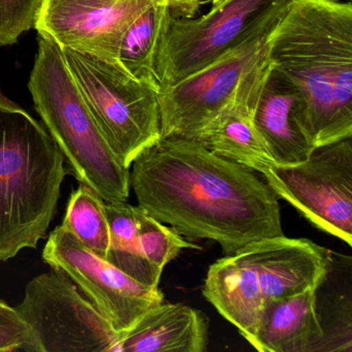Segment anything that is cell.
Segmentation results:
<instances>
[{"label": "cell", "mask_w": 352, "mask_h": 352, "mask_svg": "<svg viewBox=\"0 0 352 352\" xmlns=\"http://www.w3.org/2000/svg\"><path fill=\"white\" fill-rule=\"evenodd\" d=\"M67 174L44 125L0 87V261L46 238Z\"/></svg>", "instance_id": "3"}, {"label": "cell", "mask_w": 352, "mask_h": 352, "mask_svg": "<svg viewBox=\"0 0 352 352\" xmlns=\"http://www.w3.org/2000/svg\"><path fill=\"white\" fill-rule=\"evenodd\" d=\"M38 42L28 90L45 129L67 162V172L106 203L127 201L131 170L119 162L100 133L61 47L42 34Z\"/></svg>", "instance_id": "4"}, {"label": "cell", "mask_w": 352, "mask_h": 352, "mask_svg": "<svg viewBox=\"0 0 352 352\" xmlns=\"http://www.w3.org/2000/svg\"><path fill=\"white\" fill-rule=\"evenodd\" d=\"M61 226L86 248L102 258H108L110 230L106 201L94 189L79 183V187L69 197Z\"/></svg>", "instance_id": "20"}, {"label": "cell", "mask_w": 352, "mask_h": 352, "mask_svg": "<svg viewBox=\"0 0 352 352\" xmlns=\"http://www.w3.org/2000/svg\"><path fill=\"white\" fill-rule=\"evenodd\" d=\"M352 138L315 148L305 162L265 174L276 197L327 234L352 245Z\"/></svg>", "instance_id": "7"}, {"label": "cell", "mask_w": 352, "mask_h": 352, "mask_svg": "<svg viewBox=\"0 0 352 352\" xmlns=\"http://www.w3.org/2000/svg\"><path fill=\"white\" fill-rule=\"evenodd\" d=\"M292 0H228L199 18L170 16L158 61L160 92L281 19Z\"/></svg>", "instance_id": "6"}, {"label": "cell", "mask_w": 352, "mask_h": 352, "mask_svg": "<svg viewBox=\"0 0 352 352\" xmlns=\"http://www.w3.org/2000/svg\"><path fill=\"white\" fill-rule=\"evenodd\" d=\"M300 100L298 90L271 67L255 109L254 122L274 162L279 166L300 164L313 151L294 121Z\"/></svg>", "instance_id": "15"}, {"label": "cell", "mask_w": 352, "mask_h": 352, "mask_svg": "<svg viewBox=\"0 0 352 352\" xmlns=\"http://www.w3.org/2000/svg\"><path fill=\"white\" fill-rule=\"evenodd\" d=\"M270 73L271 65L267 55L195 139L213 153L261 175L277 164L254 122L255 109Z\"/></svg>", "instance_id": "12"}, {"label": "cell", "mask_w": 352, "mask_h": 352, "mask_svg": "<svg viewBox=\"0 0 352 352\" xmlns=\"http://www.w3.org/2000/svg\"><path fill=\"white\" fill-rule=\"evenodd\" d=\"M278 22L251 34L201 71L160 92L162 138L197 139L230 102L243 79L267 56L270 36Z\"/></svg>", "instance_id": "9"}, {"label": "cell", "mask_w": 352, "mask_h": 352, "mask_svg": "<svg viewBox=\"0 0 352 352\" xmlns=\"http://www.w3.org/2000/svg\"><path fill=\"white\" fill-rule=\"evenodd\" d=\"M51 269L28 282L15 307L41 352H115L120 333L65 272Z\"/></svg>", "instance_id": "8"}, {"label": "cell", "mask_w": 352, "mask_h": 352, "mask_svg": "<svg viewBox=\"0 0 352 352\" xmlns=\"http://www.w3.org/2000/svg\"><path fill=\"white\" fill-rule=\"evenodd\" d=\"M140 240L146 261L156 277L160 279L164 267L176 258L184 249H199L197 245L187 242L173 228L148 215L138 206Z\"/></svg>", "instance_id": "21"}, {"label": "cell", "mask_w": 352, "mask_h": 352, "mask_svg": "<svg viewBox=\"0 0 352 352\" xmlns=\"http://www.w3.org/2000/svg\"><path fill=\"white\" fill-rule=\"evenodd\" d=\"M346 1H350V3H351V0H346Z\"/></svg>", "instance_id": "26"}, {"label": "cell", "mask_w": 352, "mask_h": 352, "mask_svg": "<svg viewBox=\"0 0 352 352\" xmlns=\"http://www.w3.org/2000/svg\"><path fill=\"white\" fill-rule=\"evenodd\" d=\"M44 0H0V47L16 44L36 26Z\"/></svg>", "instance_id": "22"}, {"label": "cell", "mask_w": 352, "mask_h": 352, "mask_svg": "<svg viewBox=\"0 0 352 352\" xmlns=\"http://www.w3.org/2000/svg\"><path fill=\"white\" fill-rule=\"evenodd\" d=\"M139 207L190 240H213L226 255L284 236L278 197L255 172L195 139L160 138L133 160Z\"/></svg>", "instance_id": "1"}, {"label": "cell", "mask_w": 352, "mask_h": 352, "mask_svg": "<svg viewBox=\"0 0 352 352\" xmlns=\"http://www.w3.org/2000/svg\"><path fill=\"white\" fill-rule=\"evenodd\" d=\"M254 271L265 302L319 289L329 270V252L306 239H263L236 252Z\"/></svg>", "instance_id": "13"}, {"label": "cell", "mask_w": 352, "mask_h": 352, "mask_svg": "<svg viewBox=\"0 0 352 352\" xmlns=\"http://www.w3.org/2000/svg\"><path fill=\"white\" fill-rule=\"evenodd\" d=\"M0 351L41 352L32 327L20 316L15 307L0 300Z\"/></svg>", "instance_id": "23"}, {"label": "cell", "mask_w": 352, "mask_h": 352, "mask_svg": "<svg viewBox=\"0 0 352 352\" xmlns=\"http://www.w3.org/2000/svg\"><path fill=\"white\" fill-rule=\"evenodd\" d=\"M42 256L45 263L65 272L120 335L164 302L158 287L141 283L98 256L63 226L51 232Z\"/></svg>", "instance_id": "10"}, {"label": "cell", "mask_w": 352, "mask_h": 352, "mask_svg": "<svg viewBox=\"0 0 352 352\" xmlns=\"http://www.w3.org/2000/svg\"><path fill=\"white\" fill-rule=\"evenodd\" d=\"M208 340L209 321L203 312L162 302L120 336L115 352H204Z\"/></svg>", "instance_id": "14"}, {"label": "cell", "mask_w": 352, "mask_h": 352, "mask_svg": "<svg viewBox=\"0 0 352 352\" xmlns=\"http://www.w3.org/2000/svg\"><path fill=\"white\" fill-rule=\"evenodd\" d=\"M272 69L300 96L294 121L313 149L352 138V5L292 0L267 43Z\"/></svg>", "instance_id": "2"}, {"label": "cell", "mask_w": 352, "mask_h": 352, "mask_svg": "<svg viewBox=\"0 0 352 352\" xmlns=\"http://www.w3.org/2000/svg\"><path fill=\"white\" fill-rule=\"evenodd\" d=\"M203 294L251 345L265 304L254 271L236 253L226 255L209 267Z\"/></svg>", "instance_id": "16"}, {"label": "cell", "mask_w": 352, "mask_h": 352, "mask_svg": "<svg viewBox=\"0 0 352 352\" xmlns=\"http://www.w3.org/2000/svg\"><path fill=\"white\" fill-rule=\"evenodd\" d=\"M170 18L166 0H154L131 24L118 53L121 67L158 94L162 88L158 61Z\"/></svg>", "instance_id": "18"}, {"label": "cell", "mask_w": 352, "mask_h": 352, "mask_svg": "<svg viewBox=\"0 0 352 352\" xmlns=\"http://www.w3.org/2000/svg\"><path fill=\"white\" fill-rule=\"evenodd\" d=\"M226 1H228V0H212V9L219 8L220 6L223 5Z\"/></svg>", "instance_id": "25"}, {"label": "cell", "mask_w": 352, "mask_h": 352, "mask_svg": "<svg viewBox=\"0 0 352 352\" xmlns=\"http://www.w3.org/2000/svg\"><path fill=\"white\" fill-rule=\"evenodd\" d=\"M61 49L100 133L131 170L135 158L162 138L158 92L129 75L118 61Z\"/></svg>", "instance_id": "5"}, {"label": "cell", "mask_w": 352, "mask_h": 352, "mask_svg": "<svg viewBox=\"0 0 352 352\" xmlns=\"http://www.w3.org/2000/svg\"><path fill=\"white\" fill-rule=\"evenodd\" d=\"M317 289L269 300L251 346L261 352H307L323 338Z\"/></svg>", "instance_id": "17"}, {"label": "cell", "mask_w": 352, "mask_h": 352, "mask_svg": "<svg viewBox=\"0 0 352 352\" xmlns=\"http://www.w3.org/2000/svg\"><path fill=\"white\" fill-rule=\"evenodd\" d=\"M170 15L179 19L195 18L203 0H166Z\"/></svg>", "instance_id": "24"}, {"label": "cell", "mask_w": 352, "mask_h": 352, "mask_svg": "<svg viewBox=\"0 0 352 352\" xmlns=\"http://www.w3.org/2000/svg\"><path fill=\"white\" fill-rule=\"evenodd\" d=\"M154 0H44L36 28L61 48L118 61L125 32Z\"/></svg>", "instance_id": "11"}, {"label": "cell", "mask_w": 352, "mask_h": 352, "mask_svg": "<svg viewBox=\"0 0 352 352\" xmlns=\"http://www.w3.org/2000/svg\"><path fill=\"white\" fill-rule=\"evenodd\" d=\"M106 213L110 230V250L108 258L115 267L151 287H158L156 277L144 256L140 240L138 206L123 203H106Z\"/></svg>", "instance_id": "19"}]
</instances>
